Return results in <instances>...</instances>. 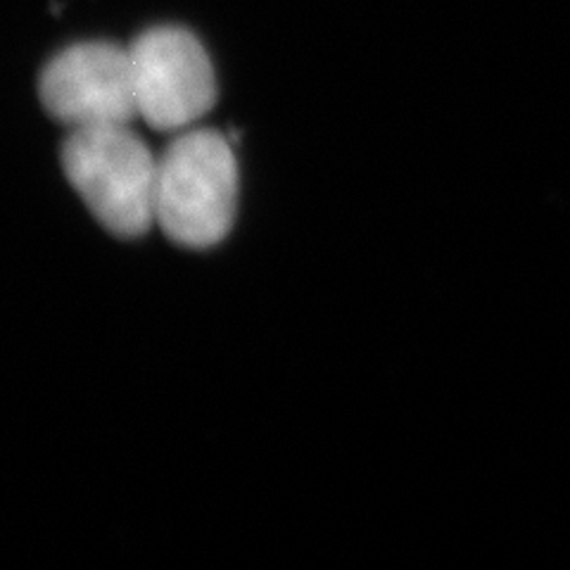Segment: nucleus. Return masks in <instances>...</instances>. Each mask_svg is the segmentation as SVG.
<instances>
[{"mask_svg": "<svg viewBox=\"0 0 570 570\" xmlns=\"http://www.w3.org/2000/svg\"><path fill=\"white\" fill-rule=\"evenodd\" d=\"M157 165L131 127L77 129L62 146L69 184L119 238H140L157 226Z\"/></svg>", "mask_w": 570, "mask_h": 570, "instance_id": "2", "label": "nucleus"}, {"mask_svg": "<svg viewBox=\"0 0 570 570\" xmlns=\"http://www.w3.org/2000/svg\"><path fill=\"white\" fill-rule=\"evenodd\" d=\"M41 100L71 131L131 127L140 119L131 50L105 41L65 48L43 69Z\"/></svg>", "mask_w": 570, "mask_h": 570, "instance_id": "4", "label": "nucleus"}, {"mask_svg": "<svg viewBox=\"0 0 570 570\" xmlns=\"http://www.w3.org/2000/svg\"><path fill=\"white\" fill-rule=\"evenodd\" d=\"M157 226L184 247L222 243L236 219L238 159L228 138L212 129H186L159 155Z\"/></svg>", "mask_w": 570, "mask_h": 570, "instance_id": "1", "label": "nucleus"}, {"mask_svg": "<svg viewBox=\"0 0 570 570\" xmlns=\"http://www.w3.org/2000/svg\"><path fill=\"white\" fill-rule=\"evenodd\" d=\"M138 117L157 131L193 129L217 102V77L203 43L181 27H155L134 41Z\"/></svg>", "mask_w": 570, "mask_h": 570, "instance_id": "3", "label": "nucleus"}]
</instances>
